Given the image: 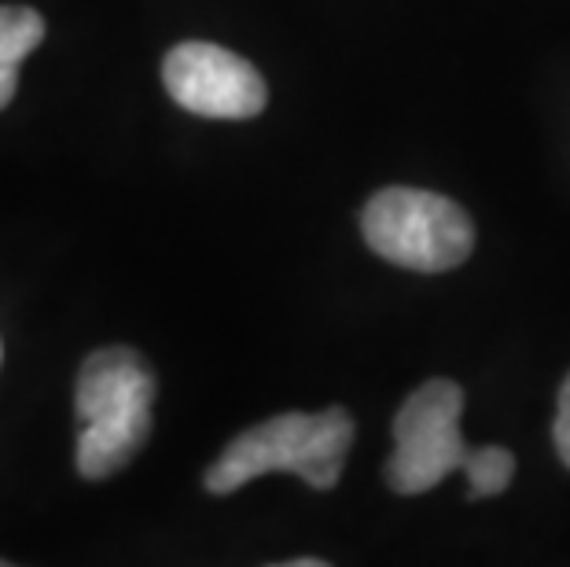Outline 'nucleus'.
I'll return each instance as SVG.
<instances>
[{
  "label": "nucleus",
  "instance_id": "1",
  "mask_svg": "<svg viewBox=\"0 0 570 567\" xmlns=\"http://www.w3.org/2000/svg\"><path fill=\"white\" fill-rule=\"evenodd\" d=\"M155 377L132 346H104L81 361L75 413H78V472L107 479L144 450L151 436Z\"/></svg>",
  "mask_w": 570,
  "mask_h": 567
},
{
  "label": "nucleus",
  "instance_id": "2",
  "mask_svg": "<svg viewBox=\"0 0 570 567\" xmlns=\"http://www.w3.org/2000/svg\"><path fill=\"white\" fill-rule=\"evenodd\" d=\"M350 446L354 417L343 405L321 413H281L239 431L203 472V482L210 493H233L258 476L291 472L313 490H332L343 476Z\"/></svg>",
  "mask_w": 570,
  "mask_h": 567
},
{
  "label": "nucleus",
  "instance_id": "3",
  "mask_svg": "<svg viewBox=\"0 0 570 567\" xmlns=\"http://www.w3.org/2000/svg\"><path fill=\"white\" fill-rule=\"evenodd\" d=\"M365 244L416 273L456 270L475 247V225L460 203L423 188H383L361 214Z\"/></svg>",
  "mask_w": 570,
  "mask_h": 567
},
{
  "label": "nucleus",
  "instance_id": "4",
  "mask_svg": "<svg viewBox=\"0 0 570 567\" xmlns=\"http://www.w3.org/2000/svg\"><path fill=\"white\" fill-rule=\"evenodd\" d=\"M464 388L453 380H428L412 391L394 417V453L386 482L397 493H428L471 461V446L460 436Z\"/></svg>",
  "mask_w": 570,
  "mask_h": 567
},
{
  "label": "nucleus",
  "instance_id": "5",
  "mask_svg": "<svg viewBox=\"0 0 570 567\" xmlns=\"http://www.w3.org/2000/svg\"><path fill=\"white\" fill-rule=\"evenodd\" d=\"M163 81L185 111L203 118H254L269 104V89L258 70L244 56L210 41L169 48Z\"/></svg>",
  "mask_w": 570,
  "mask_h": 567
},
{
  "label": "nucleus",
  "instance_id": "6",
  "mask_svg": "<svg viewBox=\"0 0 570 567\" xmlns=\"http://www.w3.org/2000/svg\"><path fill=\"white\" fill-rule=\"evenodd\" d=\"M45 41V19L33 8L0 4V67H16Z\"/></svg>",
  "mask_w": 570,
  "mask_h": 567
},
{
  "label": "nucleus",
  "instance_id": "7",
  "mask_svg": "<svg viewBox=\"0 0 570 567\" xmlns=\"http://www.w3.org/2000/svg\"><path fill=\"white\" fill-rule=\"evenodd\" d=\"M468 472V493L471 498H493L512 487L515 476V457L504 446H479L471 450V461L464 465Z\"/></svg>",
  "mask_w": 570,
  "mask_h": 567
},
{
  "label": "nucleus",
  "instance_id": "8",
  "mask_svg": "<svg viewBox=\"0 0 570 567\" xmlns=\"http://www.w3.org/2000/svg\"><path fill=\"white\" fill-rule=\"evenodd\" d=\"M552 439H556V453H560V461L570 468V377L563 380V388H560V409H556Z\"/></svg>",
  "mask_w": 570,
  "mask_h": 567
},
{
  "label": "nucleus",
  "instance_id": "9",
  "mask_svg": "<svg viewBox=\"0 0 570 567\" xmlns=\"http://www.w3.org/2000/svg\"><path fill=\"white\" fill-rule=\"evenodd\" d=\"M16 89H19V70L16 67H0V111L11 104Z\"/></svg>",
  "mask_w": 570,
  "mask_h": 567
},
{
  "label": "nucleus",
  "instance_id": "10",
  "mask_svg": "<svg viewBox=\"0 0 570 567\" xmlns=\"http://www.w3.org/2000/svg\"><path fill=\"white\" fill-rule=\"evenodd\" d=\"M269 567H332L327 560H317V557H302V560H287V564H269Z\"/></svg>",
  "mask_w": 570,
  "mask_h": 567
},
{
  "label": "nucleus",
  "instance_id": "11",
  "mask_svg": "<svg viewBox=\"0 0 570 567\" xmlns=\"http://www.w3.org/2000/svg\"><path fill=\"white\" fill-rule=\"evenodd\" d=\"M0 567H16V564H8V560H0Z\"/></svg>",
  "mask_w": 570,
  "mask_h": 567
}]
</instances>
